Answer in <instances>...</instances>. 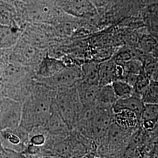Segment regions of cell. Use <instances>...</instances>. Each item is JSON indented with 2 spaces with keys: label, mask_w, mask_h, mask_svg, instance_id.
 <instances>
[{
  "label": "cell",
  "mask_w": 158,
  "mask_h": 158,
  "mask_svg": "<svg viewBox=\"0 0 158 158\" xmlns=\"http://www.w3.org/2000/svg\"><path fill=\"white\" fill-rule=\"evenodd\" d=\"M23 103L9 98L0 102V131L19 126Z\"/></svg>",
  "instance_id": "cell-4"
},
{
  "label": "cell",
  "mask_w": 158,
  "mask_h": 158,
  "mask_svg": "<svg viewBox=\"0 0 158 158\" xmlns=\"http://www.w3.org/2000/svg\"><path fill=\"white\" fill-rule=\"evenodd\" d=\"M111 86L118 99L128 97L134 94V88L121 80H117L112 83Z\"/></svg>",
  "instance_id": "cell-16"
},
{
  "label": "cell",
  "mask_w": 158,
  "mask_h": 158,
  "mask_svg": "<svg viewBox=\"0 0 158 158\" xmlns=\"http://www.w3.org/2000/svg\"><path fill=\"white\" fill-rule=\"evenodd\" d=\"M66 65L62 61L51 57H44L37 69L35 79H43L50 78L61 71Z\"/></svg>",
  "instance_id": "cell-6"
},
{
  "label": "cell",
  "mask_w": 158,
  "mask_h": 158,
  "mask_svg": "<svg viewBox=\"0 0 158 158\" xmlns=\"http://www.w3.org/2000/svg\"><path fill=\"white\" fill-rule=\"evenodd\" d=\"M141 122L135 113L127 110H122L114 113V123L126 131L135 129Z\"/></svg>",
  "instance_id": "cell-9"
},
{
  "label": "cell",
  "mask_w": 158,
  "mask_h": 158,
  "mask_svg": "<svg viewBox=\"0 0 158 158\" xmlns=\"http://www.w3.org/2000/svg\"><path fill=\"white\" fill-rule=\"evenodd\" d=\"M141 98L144 104H158V81H150Z\"/></svg>",
  "instance_id": "cell-15"
},
{
  "label": "cell",
  "mask_w": 158,
  "mask_h": 158,
  "mask_svg": "<svg viewBox=\"0 0 158 158\" xmlns=\"http://www.w3.org/2000/svg\"><path fill=\"white\" fill-rule=\"evenodd\" d=\"M35 79L53 90H64L76 86L81 81V69L74 65L66 66L50 78Z\"/></svg>",
  "instance_id": "cell-3"
},
{
  "label": "cell",
  "mask_w": 158,
  "mask_h": 158,
  "mask_svg": "<svg viewBox=\"0 0 158 158\" xmlns=\"http://www.w3.org/2000/svg\"><path fill=\"white\" fill-rule=\"evenodd\" d=\"M138 75L137 74L124 72V74L121 80L124 81L125 82L131 85L134 88L138 79Z\"/></svg>",
  "instance_id": "cell-21"
},
{
  "label": "cell",
  "mask_w": 158,
  "mask_h": 158,
  "mask_svg": "<svg viewBox=\"0 0 158 158\" xmlns=\"http://www.w3.org/2000/svg\"><path fill=\"white\" fill-rule=\"evenodd\" d=\"M19 52L20 64L23 66H27L40 62L41 56L40 52L36 48L30 45L23 46L19 48Z\"/></svg>",
  "instance_id": "cell-12"
},
{
  "label": "cell",
  "mask_w": 158,
  "mask_h": 158,
  "mask_svg": "<svg viewBox=\"0 0 158 158\" xmlns=\"http://www.w3.org/2000/svg\"><path fill=\"white\" fill-rule=\"evenodd\" d=\"M117 100L118 98L113 90L111 85L102 86L98 91L95 106L112 108Z\"/></svg>",
  "instance_id": "cell-11"
},
{
  "label": "cell",
  "mask_w": 158,
  "mask_h": 158,
  "mask_svg": "<svg viewBox=\"0 0 158 158\" xmlns=\"http://www.w3.org/2000/svg\"><path fill=\"white\" fill-rule=\"evenodd\" d=\"M143 73L150 81H158V60L149 59L143 64Z\"/></svg>",
  "instance_id": "cell-18"
},
{
  "label": "cell",
  "mask_w": 158,
  "mask_h": 158,
  "mask_svg": "<svg viewBox=\"0 0 158 158\" xmlns=\"http://www.w3.org/2000/svg\"><path fill=\"white\" fill-rule=\"evenodd\" d=\"M149 158H158V153L153 152Z\"/></svg>",
  "instance_id": "cell-23"
},
{
  "label": "cell",
  "mask_w": 158,
  "mask_h": 158,
  "mask_svg": "<svg viewBox=\"0 0 158 158\" xmlns=\"http://www.w3.org/2000/svg\"><path fill=\"white\" fill-rule=\"evenodd\" d=\"M158 121V104H144L141 115V121H150L156 124Z\"/></svg>",
  "instance_id": "cell-17"
},
{
  "label": "cell",
  "mask_w": 158,
  "mask_h": 158,
  "mask_svg": "<svg viewBox=\"0 0 158 158\" xmlns=\"http://www.w3.org/2000/svg\"><path fill=\"white\" fill-rule=\"evenodd\" d=\"M76 87L84 108L95 107L100 86L88 85L80 81Z\"/></svg>",
  "instance_id": "cell-7"
},
{
  "label": "cell",
  "mask_w": 158,
  "mask_h": 158,
  "mask_svg": "<svg viewBox=\"0 0 158 158\" xmlns=\"http://www.w3.org/2000/svg\"><path fill=\"white\" fill-rule=\"evenodd\" d=\"M55 104L57 111L72 131L84 110L76 87L56 91Z\"/></svg>",
  "instance_id": "cell-2"
},
{
  "label": "cell",
  "mask_w": 158,
  "mask_h": 158,
  "mask_svg": "<svg viewBox=\"0 0 158 158\" xmlns=\"http://www.w3.org/2000/svg\"><path fill=\"white\" fill-rule=\"evenodd\" d=\"M149 142L152 147L153 152L158 153V135L154 136L152 139Z\"/></svg>",
  "instance_id": "cell-22"
},
{
  "label": "cell",
  "mask_w": 158,
  "mask_h": 158,
  "mask_svg": "<svg viewBox=\"0 0 158 158\" xmlns=\"http://www.w3.org/2000/svg\"><path fill=\"white\" fill-rule=\"evenodd\" d=\"M98 68L99 65L95 63H86L82 66L81 82L85 84L98 85Z\"/></svg>",
  "instance_id": "cell-13"
},
{
  "label": "cell",
  "mask_w": 158,
  "mask_h": 158,
  "mask_svg": "<svg viewBox=\"0 0 158 158\" xmlns=\"http://www.w3.org/2000/svg\"><path fill=\"white\" fill-rule=\"evenodd\" d=\"M0 141L6 149L15 152L25 151L29 145V132L19 126L0 131Z\"/></svg>",
  "instance_id": "cell-5"
},
{
  "label": "cell",
  "mask_w": 158,
  "mask_h": 158,
  "mask_svg": "<svg viewBox=\"0 0 158 158\" xmlns=\"http://www.w3.org/2000/svg\"><path fill=\"white\" fill-rule=\"evenodd\" d=\"M120 66L123 68L126 73L139 75L143 72V64L138 60L131 59Z\"/></svg>",
  "instance_id": "cell-19"
},
{
  "label": "cell",
  "mask_w": 158,
  "mask_h": 158,
  "mask_svg": "<svg viewBox=\"0 0 158 158\" xmlns=\"http://www.w3.org/2000/svg\"><path fill=\"white\" fill-rule=\"evenodd\" d=\"M143 106L144 103L141 97L134 93L132 96L118 99L113 105L112 110L114 113L122 110H130L135 113L141 120V115Z\"/></svg>",
  "instance_id": "cell-8"
},
{
  "label": "cell",
  "mask_w": 158,
  "mask_h": 158,
  "mask_svg": "<svg viewBox=\"0 0 158 158\" xmlns=\"http://www.w3.org/2000/svg\"><path fill=\"white\" fill-rule=\"evenodd\" d=\"M150 80L143 73L139 74L136 80L135 85L134 87L135 94L141 97L142 94L145 90L148 85L149 84Z\"/></svg>",
  "instance_id": "cell-20"
},
{
  "label": "cell",
  "mask_w": 158,
  "mask_h": 158,
  "mask_svg": "<svg viewBox=\"0 0 158 158\" xmlns=\"http://www.w3.org/2000/svg\"><path fill=\"white\" fill-rule=\"evenodd\" d=\"M56 93L36 80L31 93L23 102L19 127L29 133L35 128L44 127L55 106Z\"/></svg>",
  "instance_id": "cell-1"
},
{
  "label": "cell",
  "mask_w": 158,
  "mask_h": 158,
  "mask_svg": "<svg viewBox=\"0 0 158 158\" xmlns=\"http://www.w3.org/2000/svg\"><path fill=\"white\" fill-rule=\"evenodd\" d=\"M67 8L70 11L78 15L90 14L91 6L89 0H69Z\"/></svg>",
  "instance_id": "cell-14"
},
{
  "label": "cell",
  "mask_w": 158,
  "mask_h": 158,
  "mask_svg": "<svg viewBox=\"0 0 158 158\" xmlns=\"http://www.w3.org/2000/svg\"><path fill=\"white\" fill-rule=\"evenodd\" d=\"M144 23L151 36L158 42V3L149 4L143 13Z\"/></svg>",
  "instance_id": "cell-10"
}]
</instances>
